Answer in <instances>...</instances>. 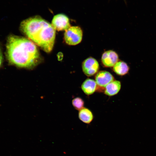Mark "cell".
I'll return each instance as SVG.
<instances>
[{
  "mask_svg": "<svg viewBox=\"0 0 156 156\" xmlns=\"http://www.w3.org/2000/svg\"><path fill=\"white\" fill-rule=\"evenodd\" d=\"M6 55L9 63L19 68H34L41 60L35 44L25 38L10 35L7 39Z\"/></svg>",
  "mask_w": 156,
  "mask_h": 156,
  "instance_id": "1",
  "label": "cell"
},
{
  "mask_svg": "<svg viewBox=\"0 0 156 156\" xmlns=\"http://www.w3.org/2000/svg\"><path fill=\"white\" fill-rule=\"evenodd\" d=\"M20 28L30 40L45 52L52 51L55 30L51 24L40 16H35L24 20L21 23Z\"/></svg>",
  "mask_w": 156,
  "mask_h": 156,
  "instance_id": "2",
  "label": "cell"
},
{
  "mask_svg": "<svg viewBox=\"0 0 156 156\" xmlns=\"http://www.w3.org/2000/svg\"><path fill=\"white\" fill-rule=\"evenodd\" d=\"M82 36L83 31L80 27L78 26H71L65 31L64 34V39L67 44L75 45L81 42Z\"/></svg>",
  "mask_w": 156,
  "mask_h": 156,
  "instance_id": "3",
  "label": "cell"
},
{
  "mask_svg": "<svg viewBox=\"0 0 156 156\" xmlns=\"http://www.w3.org/2000/svg\"><path fill=\"white\" fill-rule=\"evenodd\" d=\"M82 67L84 74L88 77H90L98 72L99 69V64L95 59L90 57L83 62Z\"/></svg>",
  "mask_w": 156,
  "mask_h": 156,
  "instance_id": "4",
  "label": "cell"
},
{
  "mask_svg": "<svg viewBox=\"0 0 156 156\" xmlns=\"http://www.w3.org/2000/svg\"><path fill=\"white\" fill-rule=\"evenodd\" d=\"M51 25L57 31H66L70 27L69 18L63 14L55 15L52 19Z\"/></svg>",
  "mask_w": 156,
  "mask_h": 156,
  "instance_id": "5",
  "label": "cell"
},
{
  "mask_svg": "<svg viewBox=\"0 0 156 156\" xmlns=\"http://www.w3.org/2000/svg\"><path fill=\"white\" fill-rule=\"evenodd\" d=\"M95 81L97 86L105 88L111 82L114 80V78L112 74L106 71H101L96 75Z\"/></svg>",
  "mask_w": 156,
  "mask_h": 156,
  "instance_id": "6",
  "label": "cell"
},
{
  "mask_svg": "<svg viewBox=\"0 0 156 156\" xmlns=\"http://www.w3.org/2000/svg\"><path fill=\"white\" fill-rule=\"evenodd\" d=\"M118 60L117 54L112 50L105 52L102 54L101 61L103 65L106 67H113Z\"/></svg>",
  "mask_w": 156,
  "mask_h": 156,
  "instance_id": "7",
  "label": "cell"
},
{
  "mask_svg": "<svg viewBox=\"0 0 156 156\" xmlns=\"http://www.w3.org/2000/svg\"><path fill=\"white\" fill-rule=\"evenodd\" d=\"M97 85L95 80L88 78L85 80L81 86L82 90L87 95L93 94L97 89Z\"/></svg>",
  "mask_w": 156,
  "mask_h": 156,
  "instance_id": "8",
  "label": "cell"
},
{
  "mask_svg": "<svg viewBox=\"0 0 156 156\" xmlns=\"http://www.w3.org/2000/svg\"><path fill=\"white\" fill-rule=\"evenodd\" d=\"M121 88V83L120 81L114 80L110 83L105 87L104 93L112 96L117 94Z\"/></svg>",
  "mask_w": 156,
  "mask_h": 156,
  "instance_id": "9",
  "label": "cell"
},
{
  "mask_svg": "<svg viewBox=\"0 0 156 156\" xmlns=\"http://www.w3.org/2000/svg\"><path fill=\"white\" fill-rule=\"evenodd\" d=\"M78 117L81 121L87 124L90 123L94 118L91 111L89 109L84 107L79 111Z\"/></svg>",
  "mask_w": 156,
  "mask_h": 156,
  "instance_id": "10",
  "label": "cell"
},
{
  "mask_svg": "<svg viewBox=\"0 0 156 156\" xmlns=\"http://www.w3.org/2000/svg\"><path fill=\"white\" fill-rule=\"evenodd\" d=\"M113 70L117 75L123 76L129 72V68L125 62L120 61L117 62L113 67Z\"/></svg>",
  "mask_w": 156,
  "mask_h": 156,
  "instance_id": "11",
  "label": "cell"
},
{
  "mask_svg": "<svg viewBox=\"0 0 156 156\" xmlns=\"http://www.w3.org/2000/svg\"><path fill=\"white\" fill-rule=\"evenodd\" d=\"M72 103L73 107L77 110L79 111L84 107V101L80 97L75 98L72 100Z\"/></svg>",
  "mask_w": 156,
  "mask_h": 156,
  "instance_id": "12",
  "label": "cell"
},
{
  "mask_svg": "<svg viewBox=\"0 0 156 156\" xmlns=\"http://www.w3.org/2000/svg\"><path fill=\"white\" fill-rule=\"evenodd\" d=\"M3 61V56L1 47L0 46V68L2 64Z\"/></svg>",
  "mask_w": 156,
  "mask_h": 156,
  "instance_id": "13",
  "label": "cell"
},
{
  "mask_svg": "<svg viewBox=\"0 0 156 156\" xmlns=\"http://www.w3.org/2000/svg\"><path fill=\"white\" fill-rule=\"evenodd\" d=\"M124 1H125V2H126V1L125 0H124Z\"/></svg>",
  "mask_w": 156,
  "mask_h": 156,
  "instance_id": "14",
  "label": "cell"
}]
</instances>
